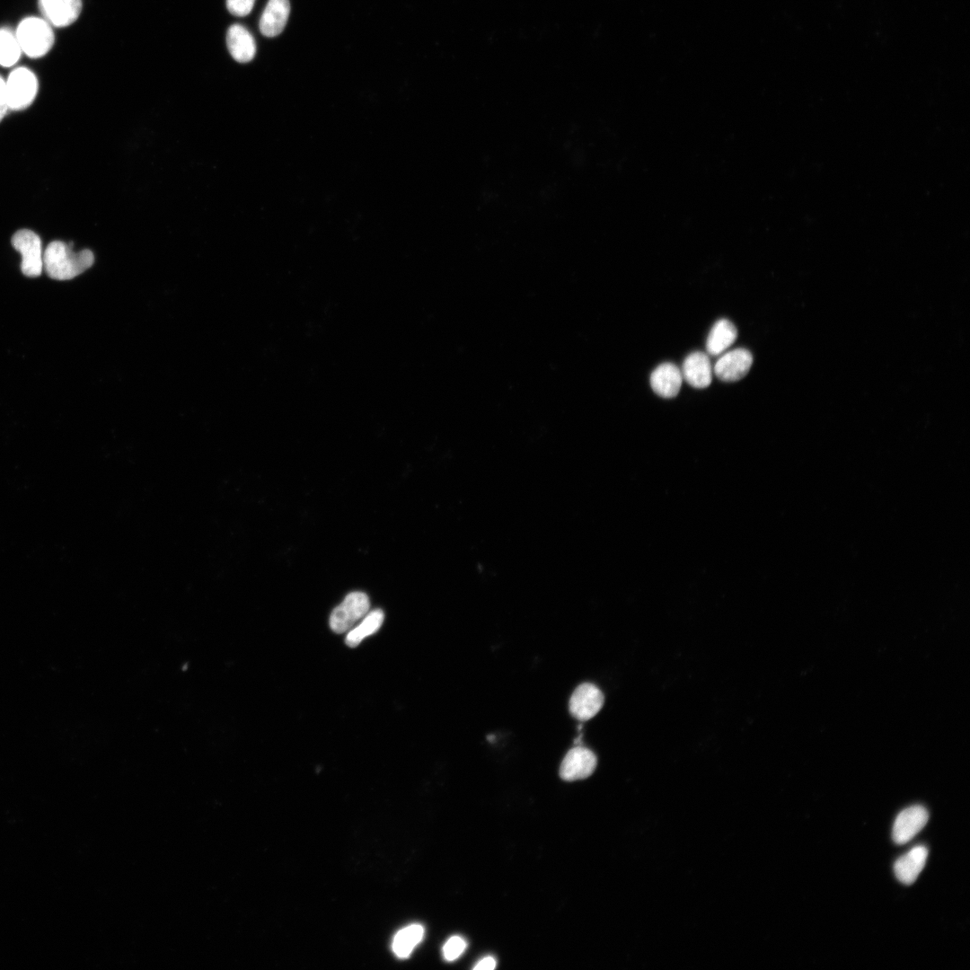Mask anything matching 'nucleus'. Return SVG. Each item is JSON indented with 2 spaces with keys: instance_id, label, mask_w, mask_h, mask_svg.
<instances>
[{
  "instance_id": "obj_1",
  "label": "nucleus",
  "mask_w": 970,
  "mask_h": 970,
  "mask_svg": "<svg viewBox=\"0 0 970 970\" xmlns=\"http://www.w3.org/2000/svg\"><path fill=\"white\" fill-rule=\"evenodd\" d=\"M93 261L92 251H75L72 242H51L43 252V269L49 278L57 280H68L79 276Z\"/></svg>"
},
{
  "instance_id": "obj_2",
  "label": "nucleus",
  "mask_w": 970,
  "mask_h": 970,
  "mask_svg": "<svg viewBox=\"0 0 970 970\" xmlns=\"http://www.w3.org/2000/svg\"><path fill=\"white\" fill-rule=\"evenodd\" d=\"M15 35L22 51L31 57L45 56L55 41L51 25L39 17L23 19L19 23Z\"/></svg>"
},
{
  "instance_id": "obj_3",
  "label": "nucleus",
  "mask_w": 970,
  "mask_h": 970,
  "mask_svg": "<svg viewBox=\"0 0 970 970\" xmlns=\"http://www.w3.org/2000/svg\"><path fill=\"white\" fill-rule=\"evenodd\" d=\"M370 601L366 594L359 591L349 593L332 611L330 627L336 633L349 630L369 612Z\"/></svg>"
},
{
  "instance_id": "obj_4",
  "label": "nucleus",
  "mask_w": 970,
  "mask_h": 970,
  "mask_svg": "<svg viewBox=\"0 0 970 970\" xmlns=\"http://www.w3.org/2000/svg\"><path fill=\"white\" fill-rule=\"evenodd\" d=\"M5 87L9 110H21L34 101L38 92V80L30 69L18 67L9 75Z\"/></svg>"
},
{
  "instance_id": "obj_5",
  "label": "nucleus",
  "mask_w": 970,
  "mask_h": 970,
  "mask_svg": "<svg viewBox=\"0 0 970 970\" xmlns=\"http://www.w3.org/2000/svg\"><path fill=\"white\" fill-rule=\"evenodd\" d=\"M12 245L22 255V272L30 278L39 277L43 269L44 252L39 235L31 230H19L12 237Z\"/></svg>"
},
{
  "instance_id": "obj_6",
  "label": "nucleus",
  "mask_w": 970,
  "mask_h": 970,
  "mask_svg": "<svg viewBox=\"0 0 970 970\" xmlns=\"http://www.w3.org/2000/svg\"><path fill=\"white\" fill-rule=\"evenodd\" d=\"M604 701L601 690L593 683H585L578 685L571 694L569 711L578 720H588L598 713Z\"/></svg>"
},
{
  "instance_id": "obj_7",
  "label": "nucleus",
  "mask_w": 970,
  "mask_h": 970,
  "mask_svg": "<svg viewBox=\"0 0 970 970\" xmlns=\"http://www.w3.org/2000/svg\"><path fill=\"white\" fill-rule=\"evenodd\" d=\"M596 763V756L590 749L577 745L571 748L563 758L560 767V776L567 781L586 779L594 772Z\"/></svg>"
},
{
  "instance_id": "obj_8",
  "label": "nucleus",
  "mask_w": 970,
  "mask_h": 970,
  "mask_svg": "<svg viewBox=\"0 0 970 970\" xmlns=\"http://www.w3.org/2000/svg\"><path fill=\"white\" fill-rule=\"evenodd\" d=\"M753 364L749 350L738 348L722 355L714 366L715 375L723 382H736L744 378Z\"/></svg>"
},
{
  "instance_id": "obj_9",
  "label": "nucleus",
  "mask_w": 970,
  "mask_h": 970,
  "mask_svg": "<svg viewBox=\"0 0 970 970\" xmlns=\"http://www.w3.org/2000/svg\"><path fill=\"white\" fill-rule=\"evenodd\" d=\"M929 814L922 806H913L904 809L896 816L893 826V840L897 844H904L913 839L927 824Z\"/></svg>"
},
{
  "instance_id": "obj_10",
  "label": "nucleus",
  "mask_w": 970,
  "mask_h": 970,
  "mask_svg": "<svg viewBox=\"0 0 970 970\" xmlns=\"http://www.w3.org/2000/svg\"><path fill=\"white\" fill-rule=\"evenodd\" d=\"M82 0H39L44 19L52 26L66 27L74 23L82 11Z\"/></svg>"
},
{
  "instance_id": "obj_11",
  "label": "nucleus",
  "mask_w": 970,
  "mask_h": 970,
  "mask_svg": "<svg viewBox=\"0 0 970 970\" xmlns=\"http://www.w3.org/2000/svg\"><path fill=\"white\" fill-rule=\"evenodd\" d=\"M681 373L691 386L698 389L706 388L712 380L710 360L701 351H694L685 357Z\"/></svg>"
},
{
  "instance_id": "obj_12",
  "label": "nucleus",
  "mask_w": 970,
  "mask_h": 970,
  "mask_svg": "<svg viewBox=\"0 0 970 970\" xmlns=\"http://www.w3.org/2000/svg\"><path fill=\"white\" fill-rule=\"evenodd\" d=\"M289 13V0H269L259 22L261 34L266 37L280 34L286 27Z\"/></svg>"
},
{
  "instance_id": "obj_13",
  "label": "nucleus",
  "mask_w": 970,
  "mask_h": 970,
  "mask_svg": "<svg viewBox=\"0 0 970 970\" xmlns=\"http://www.w3.org/2000/svg\"><path fill=\"white\" fill-rule=\"evenodd\" d=\"M683 376L681 370L673 363L659 365L650 375L652 390L660 397H675L681 388Z\"/></svg>"
},
{
  "instance_id": "obj_14",
  "label": "nucleus",
  "mask_w": 970,
  "mask_h": 970,
  "mask_svg": "<svg viewBox=\"0 0 970 970\" xmlns=\"http://www.w3.org/2000/svg\"><path fill=\"white\" fill-rule=\"evenodd\" d=\"M226 45L231 56L240 63L250 62L256 53L253 36L243 26L233 24L226 33Z\"/></svg>"
},
{
  "instance_id": "obj_15",
  "label": "nucleus",
  "mask_w": 970,
  "mask_h": 970,
  "mask_svg": "<svg viewBox=\"0 0 970 970\" xmlns=\"http://www.w3.org/2000/svg\"><path fill=\"white\" fill-rule=\"evenodd\" d=\"M928 850L916 846L900 857L894 865L896 878L905 885L913 884L925 866Z\"/></svg>"
},
{
  "instance_id": "obj_16",
  "label": "nucleus",
  "mask_w": 970,
  "mask_h": 970,
  "mask_svg": "<svg viewBox=\"0 0 970 970\" xmlns=\"http://www.w3.org/2000/svg\"><path fill=\"white\" fill-rule=\"evenodd\" d=\"M736 336V328L730 321L727 319L717 321L706 340L707 352L711 356L721 354L734 343Z\"/></svg>"
},
{
  "instance_id": "obj_17",
  "label": "nucleus",
  "mask_w": 970,
  "mask_h": 970,
  "mask_svg": "<svg viewBox=\"0 0 970 970\" xmlns=\"http://www.w3.org/2000/svg\"><path fill=\"white\" fill-rule=\"evenodd\" d=\"M384 619V614L382 610L377 609L368 612L357 626L348 630L346 636V644L351 648L357 646L365 638L374 634L381 628Z\"/></svg>"
},
{
  "instance_id": "obj_18",
  "label": "nucleus",
  "mask_w": 970,
  "mask_h": 970,
  "mask_svg": "<svg viewBox=\"0 0 970 970\" xmlns=\"http://www.w3.org/2000/svg\"><path fill=\"white\" fill-rule=\"evenodd\" d=\"M423 937V926L420 924H410L395 934L392 943V948L398 957H408L414 948L422 940Z\"/></svg>"
},
{
  "instance_id": "obj_19",
  "label": "nucleus",
  "mask_w": 970,
  "mask_h": 970,
  "mask_svg": "<svg viewBox=\"0 0 970 970\" xmlns=\"http://www.w3.org/2000/svg\"><path fill=\"white\" fill-rule=\"evenodd\" d=\"M22 53L15 33L7 29H0V66L14 65Z\"/></svg>"
},
{
  "instance_id": "obj_20",
  "label": "nucleus",
  "mask_w": 970,
  "mask_h": 970,
  "mask_svg": "<svg viewBox=\"0 0 970 970\" xmlns=\"http://www.w3.org/2000/svg\"><path fill=\"white\" fill-rule=\"evenodd\" d=\"M466 941L460 936L451 937L443 947V956L446 961L457 959L466 948Z\"/></svg>"
},
{
  "instance_id": "obj_21",
  "label": "nucleus",
  "mask_w": 970,
  "mask_h": 970,
  "mask_svg": "<svg viewBox=\"0 0 970 970\" xmlns=\"http://www.w3.org/2000/svg\"><path fill=\"white\" fill-rule=\"evenodd\" d=\"M255 0H226L228 11L235 16L248 15L254 5Z\"/></svg>"
},
{
  "instance_id": "obj_22",
  "label": "nucleus",
  "mask_w": 970,
  "mask_h": 970,
  "mask_svg": "<svg viewBox=\"0 0 970 970\" xmlns=\"http://www.w3.org/2000/svg\"><path fill=\"white\" fill-rule=\"evenodd\" d=\"M9 110L5 81L0 75V121Z\"/></svg>"
},
{
  "instance_id": "obj_23",
  "label": "nucleus",
  "mask_w": 970,
  "mask_h": 970,
  "mask_svg": "<svg viewBox=\"0 0 970 970\" xmlns=\"http://www.w3.org/2000/svg\"><path fill=\"white\" fill-rule=\"evenodd\" d=\"M497 962L492 957H486L480 960L474 966L475 970H492L496 967Z\"/></svg>"
}]
</instances>
